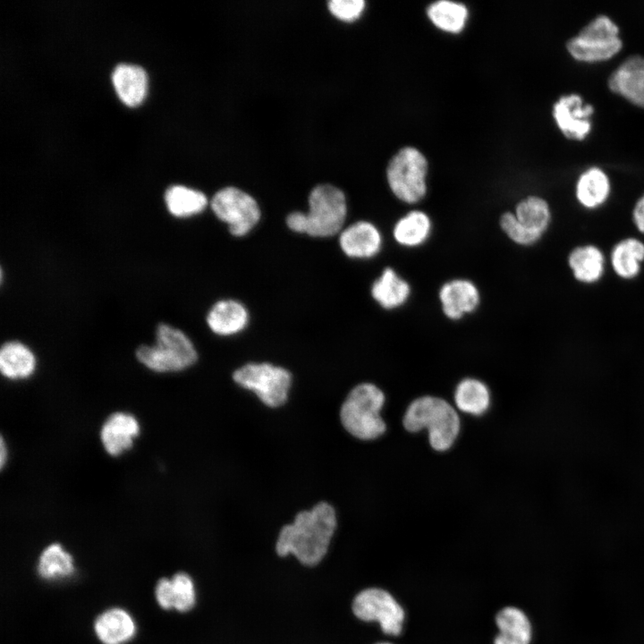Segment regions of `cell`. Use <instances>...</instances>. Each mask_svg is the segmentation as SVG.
Wrapping results in <instances>:
<instances>
[{"mask_svg": "<svg viewBox=\"0 0 644 644\" xmlns=\"http://www.w3.org/2000/svg\"><path fill=\"white\" fill-rule=\"evenodd\" d=\"M171 580L174 594V608L179 612L191 610L195 604V589L192 580L185 572H177Z\"/></svg>", "mask_w": 644, "mask_h": 644, "instance_id": "4dcf8cb0", "label": "cell"}, {"mask_svg": "<svg viewBox=\"0 0 644 644\" xmlns=\"http://www.w3.org/2000/svg\"><path fill=\"white\" fill-rule=\"evenodd\" d=\"M339 244L343 252L352 258H371L383 246V235L371 222L357 221L342 230Z\"/></svg>", "mask_w": 644, "mask_h": 644, "instance_id": "9a60e30c", "label": "cell"}, {"mask_svg": "<svg viewBox=\"0 0 644 644\" xmlns=\"http://www.w3.org/2000/svg\"><path fill=\"white\" fill-rule=\"evenodd\" d=\"M454 403L464 413L479 416L490 405V393L481 380L467 377L461 380L454 390Z\"/></svg>", "mask_w": 644, "mask_h": 644, "instance_id": "484cf974", "label": "cell"}, {"mask_svg": "<svg viewBox=\"0 0 644 644\" xmlns=\"http://www.w3.org/2000/svg\"><path fill=\"white\" fill-rule=\"evenodd\" d=\"M156 597L164 609L174 608V594L171 580L161 578L156 587Z\"/></svg>", "mask_w": 644, "mask_h": 644, "instance_id": "d6a6232c", "label": "cell"}, {"mask_svg": "<svg viewBox=\"0 0 644 644\" xmlns=\"http://www.w3.org/2000/svg\"><path fill=\"white\" fill-rule=\"evenodd\" d=\"M73 570L72 555L58 543L47 546L39 556L38 572L44 579L65 578L70 576Z\"/></svg>", "mask_w": 644, "mask_h": 644, "instance_id": "f546056e", "label": "cell"}, {"mask_svg": "<svg viewBox=\"0 0 644 644\" xmlns=\"http://www.w3.org/2000/svg\"><path fill=\"white\" fill-rule=\"evenodd\" d=\"M7 451H8V450H7V447H6L5 443H4V441L3 437H2V440H1V454H0V457H1V467H2V468L4 466L5 462H6V460H7V456H8V452H7Z\"/></svg>", "mask_w": 644, "mask_h": 644, "instance_id": "e575fe53", "label": "cell"}, {"mask_svg": "<svg viewBox=\"0 0 644 644\" xmlns=\"http://www.w3.org/2000/svg\"><path fill=\"white\" fill-rule=\"evenodd\" d=\"M623 47L618 25L609 16L598 14L566 42V49L580 62L597 63L611 59Z\"/></svg>", "mask_w": 644, "mask_h": 644, "instance_id": "8992f818", "label": "cell"}, {"mask_svg": "<svg viewBox=\"0 0 644 644\" xmlns=\"http://www.w3.org/2000/svg\"><path fill=\"white\" fill-rule=\"evenodd\" d=\"M438 300L445 317L456 321L473 313L479 308L481 295L473 281L458 277L450 279L441 285Z\"/></svg>", "mask_w": 644, "mask_h": 644, "instance_id": "4fadbf2b", "label": "cell"}, {"mask_svg": "<svg viewBox=\"0 0 644 644\" xmlns=\"http://www.w3.org/2000/svg\"><path fill=\"white\" fill-rule=\"evenodd\" d=\"M347 216L344 193L331 184L316 186L309 196V211L292 212L286 217L293 232L314 237H328L343 229Z\"/></svg>", "mask_w": 644, "mask_h": 644, "instance_id": "7a4b0ae2", "label": "cell"}, {"mask_svg": "<svg viewBox=\"0 0 644 644\" xmlns=\"http://www.w3.org/2000/svg\"><path fill=\"white\" fill-rule=\"evenodd\" d=\"M112 81L116 94L126 106H137L144 100L148 89V76L142 67L120 64L113 72Z\"/></svg>", "mask_w": 644, "mask_h": 644, "instance_id": "d6986e66", "label": "cell"}, {"mask_svg": "<svg viewBox=\"0 0 644 644\" xmlns=\"http://www.w3.org/2000/svg\"><path fill=\"white\" fill-rule=\"evenodd\" d=\"M211 208L215 215L228 227L234 236L250 233L260 219V209L253 197L235 188L225 187L212 198Z\"/></svg>", "mask_w": 644, "mask_h": 644, "instance_id": "8fae6325", "label": "cell"}, {"mask_svg": "<svg viewBox=\"0 0 644 644\" xmlns=\"http://www.w3.org/2000/svg\"><path fill=\"white\" fill-rule=\"evenodd\" d=\"M34 353L22 343L7 342L0 351V369L6 378L20 380L30 377L36 369Z\"/></svg>", "mask_w": 644, "mask_h": 644, "instance_id": "cb8c5ba5", "label": "cell"}, {"mask_svg": "<svg viewBox=\"0 0 644 644\" xmlns=\"http://www.w3.org/2000/svg\"><path fill=\"white\" fill-rule=\"evenodd\" d=\"M335 508L319 502L310 510L298 513L291 524L284 525L275 543L280 556L293 555L305 565L318 564L327 553L336 530Z\"/></svg>", "mask_w": 644, "mask_h": 644, "instance_id": "6da1fadb", "label": "cell"}, {"mask_svg": "<svg viewBox=\"0 0 644 644\" xmlns=\"http://www.w3.org/2000/svg\"><path fill=\"white\" fill-rule=\"evenodd\" d=\"M432 230L433 223L430 216L422 210L413 209L396 220L392 234L399 246L414 249L428 241Z\"/></svg>", "mask_w": 644, "mask_h": 644, "instance_id": "ac0fdd59", "label": "cell"}, {"mask_svg": "<svg viewBox=\"0 0 644 644\" xmlns=\"http://www.w3.org/2000/svg\"><path fill=\"white\" fill-rule=\"evenodd\" d=\"M165 201L168 211L177 217L199 214L208 205V199L203 192L182 185L169 187L165 194Z\"/></svg>", "mask_w": 644, "mask_h": 644, "instance_id": "83f0119b", "label": "cell"}, {"mask_svg": "<svg viewBox=\"0 0 644 644\" xmlns=\"http://www.w3.org/2000/svg\"><path fill=\"white\" fill-rule=\"evenodd\" d=\"M136 356L148 369L160 373L184 370L198 360L197 351L189 337L167 324L157 326L155 344L140 346Z\"/></svg>", "mask_w": 644, "mask_h": 644, "instance_id": "5b68a950", "label": "cell"}, {"mask_svg": "<svg viewBox=\"0 0 644 644\" xmlns=\"http://www.w3.org/2000/svg\"><path fill=\"white\" fill-rule=\"evenodd\" d=\"M609 89L631 103L644 107V56L625 58L609 75Z\"/></svg>", "mask_w": 644, "mask_h": 644, "instance_id": "5bb4252c", "label": "cell"}, {"mask_svg": "<svg viewBox=\"0 0 644 644\" xmlns=\"http://www.w3.org/2000/svg\"><path fill=\"white\" fill-rule=\"evenodd\" d=\"M377 644H390V643L384 642V643H377Z\"/></svg>", "mask_w": 644, "mask_h": 644, "instance_id": "d590c367", "label": "cell"}, {"mask_svg": "<svg viewBox=\"0 0 644 644\" xmlns=\"http://www.w3.org/2000/svg\"><path fill=\"white\" fill-rule=\"evenodd\" d=\"M644 260V243L637 238L629 237L615 244L611 252V265L622 278H634Z\"/></svg>", "mask_w": 644, "mask_h": 644, "instance_id": "4316f807", "label": "cell"}, {"mask_svg": "<svg viewBox=\"0 0 644 644\" xmlns=\"http://www.w3.org/2000/svg\"><path fill=\"white\" fill-rule=\"evenodd\" d=\"M364 6L363 0H332L328 2L330 12L338 19L347 21L359 18Z\"/></svg>", "mask_w": 644, "mask_h": 644, "instance_id": "1f68e13d", "label": "cell"}, {"mask_svg": "<svg viewBox=\"0 0 644 644\" xmlns=\"http://www.w3.org/2000/svg\"><path fill=\"white\" fill-rule=\"evenodd\" d=\"M632 219L637 229L644 233V194L637 200L633 208Z\"/></svg>", "mask_w": 644, "mask_h": 644, "instance_id": "836d02e7", "label": "cell"}, {"mask_svg": "<svg viewBox=\"0 0 644 644\" xmlns=\"http://www.w3.org/2000/svg\"><path fill=\"white\" fill-rule=\"evenodd\" d=\"M402 425L411 433L427 428L431 447L443 452L453 445L461 422L457 411L447 401L425 395L410 403L404 412Z\"/></svg>", "mask_w": 644, "mask_h": 644, "instance_id": "3957f363", "label": "cell"}, {"mask_svg": "<svg viewBox=\"0 0 644 644\" xmlns=\"http://www.w3.org/2000/svg\"><path fill=\"white\" fill-rule=\"evenodd\" d=\"M427 13L436 27L451 33L462 31L468 18V10L464 4L445 0L431 4Z\"/></svg>", "mask_w": 644, "mask_h": 644, "instance_id": "f1b7e54d", "label": "cell"}, {"mask_svg": "<svg viewBox=\"0 0 644 644\" xmlns=\"http://www.w3.org/2000/svg\"><path fill=\"white\" fill-rule=\"evenodd\" d=\"M499 631L494 644H530L531 624L525 613L515 606H505L496 615Z\"/></svg>", "mask_w": 644, "mask_h": 644, "instance_id": "44dd1931", "label": "cell"}, {"mask_svg": "<svg viewBox=\"0 0 644 644\" xmlns=\"http://www.w3.org/2000/svg\"><path fill=\"white\" fill-rule=\"evenodd\" d=\"M140 430V424L135 416L128 412L117 411L109 415L103 423L100 440L109 455L119 456L131 448Z\"/></svg>", "mask_w": 644, "mask_h": 644, "instance_id": "2e32d148", "label": "cell"}, {"mask_svg": "<svg viewBox=\"0 0 644 644\" xmlns=\"http://www.w3.org/2000/svg\"><path fill=\"white\" fill-rule=\"evenodd\" d=\"M386 401L383 391L372 383H361L354 386L340 408V421L352 436L374 440L386 430L380 415Z\"/></svg>", "mask_w": 644, "mask_h": 644, "instance_id": "277c9868", "label": "cell"}, {"mask_svg": "<svg viewBox=\"0 0 644 644\" xmlns=\"http://www.w3.org/2000/svg\"><path fill=\"white\" fill-rule=\"evenodd\" d=\"M568 264L578 281L591 284L601 278L604 273L605 257L594 245L579 246L569 254Z\"/></svg>", "mask_w": 644, "mask_h": 644, "instance_id": "d4e9b609", "label": "cell"}, {"mask_svg": "<svg viewBox=\"0 0 644 644\" xmlns=\"http://www.w3.org/2000/svg\"><path fill=\"white\" fill-rule=\"evenodd\" d=\"M233 381L253 392L267 407L278 408L288 399L292 377L286 369L267 362H250L237 369Z\"/></svg>", "mask_w": 644, "mask_h": 644, "instance_id": "9c48e42d", "label": "cell"}, {"mask_svg": "<svg viewBox=\"0 0 644 644\" xmlns=\"http://www.w3.org/2000/svg\"><path fill=\"white\" fill-rule=\"evenodd\" d=\"M551 222V210L546 199L530 195L521 199L513 212L501 215L499 225L514 243L530 246L537 243Z\"/></svg>", "mask_w": 644, "mask_h": 644, "instance_id": "ba28073f", "label": "cell"}, {"mask_svg": "<svg viewBox=\"0 0 644 644\" xmlns=\"http://www.w3.org/2000/svg\"><path fill=\"white\" fill-rule=\"evenodd\" d=\"M249 321V313L241 302L221 300L216 302L207 316L211 331L219 335H232L242 331Z\"/></svg>", "mask_w": 644, "mask_h": 644, "instance_id": "ffe728a7", "label": "cell"}, {"mask_svg": "<svg viewBox=\"0 0 644 644\" xmlns=\"http://www.w3.org/2000/svg\"><path fill=\"white\" fill-rule=\"evenodd\" d=\"M610 191L611 183L607 174L596 165L584 170L575 185L576 199L586 208H596L604 204Z\"/></svg>", "mask_w": 644, "mask_h": 644, "instance_id": "7402d4cb", "label": "cell"}, {"mask_svg": "<svg viewBox=\"0 0 644 644\" xmlns=\"http://www.w3.org/2000/svg\"><path fill=\"white\" fill-rule=\"evenodd\" d=\"M370 293L381 308L392 310L402 307L409 301L411 287L394 268L387 267L373 282Z\"/></svg>", "mask_w": 644, "mask_h": 644, "instance_id": "e0dca14e", "label": "cell"}, {"mask_svg": "<svg viewBox=\"0 0 644 644\" xmlns=\"http://www.w3.org/2000/svg\"><path fill=\"white\" fill-rule=\"evenodd\" d=\"M428 161L413 147L401 148L389 161L386 178L393 194L406 204H415L427 194Z\"/></svg>", "mask_w": 644, "mask_h": 644, "instance_id": "52a82bcc", "label": "cell"}, {"mask_svg": "<svg viewBox=\"0 0 644 644\" xmlns=\"http://www.w3.org/2000/svg\"><path fill=\"white\" fill-rule=\"evenodd\" d=\"M352 612L361 621L378 623L387 635L398 636L402 631L405 612L394 596L383 589L360 591L353 599Z\"/></svg>", "mask_w": 644, "mask_h": 644, "instance_id": "30bf717a", "label": "cell"}, {"mask_svg": "<svg viewBox=\"0 0 644 644\" xmlns=\"http://www.w3.org/2000/svg\"><path fill=\"white\" fill-rule=\"evenodd\" d=\"M94 629L104 644H123L135 633L132 618L121 608H111L102 613L96 619Z\"/></svg>", "mask_w": 644, "mask_h": 644, "instance_id": "603a6c76", "label": "cell"}, {"mask_svg": "<svg viewBox=\"0 0 644 644\" xmlns=\"http://www.w3.org/2000/svg\"><path fill=\"white\" fill-rule=\"evenodd\" d=\"M595 108L585 102L581 95L569 93L561 96L553 105L552 115L564 137L583 140L591 132Z\"/></svg>", "mask_w": 644, "mask_h": 644, "instance_id": "7c38bea8", "label": "cell"}]
</instances>
